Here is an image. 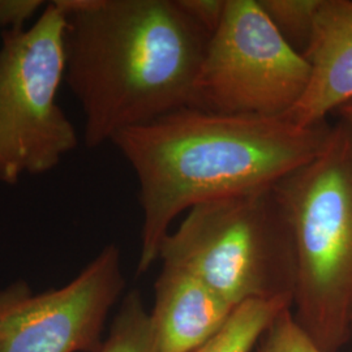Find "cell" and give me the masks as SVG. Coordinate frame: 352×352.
<instances>
[{"label":"cell","mask_w":352,"mask_h":352,"mask_svg":"<svg viewBox=\"0 0 352 352\" xmlns=\"http://www.w3.org/2000/svg\"><path fill=\"white\" fill-rule=\"evenodd\" d=\"M330 129L327 120L304 126L287 116L225 115L187 106L116 135L111 144L139 182L140 274L158 260L179 215L205 202L274 187L315 158Z\"/></svg>","instance_id":"obj_1"},{"label":"cell","mask_w":352,"mask_h":352,"mask_svg":"<svg viewBox=\"0 0 352 352\" xmlns=\"http://www.w3.org/2000/svg\"><path fill=\"white\" fill-rule=\"evenodd\" d=\"M65 77L93 149L190 104L210 34L179 0H59Z\"/></svg>","instance_id":"obj_2"},{"label":"cell","mask_w":352,"mask_h":352,"mask_svg":"<svg viewBox=\"0 0 352 352\" xmlns=\"http://www.w3.org/2000/svg\"><path fill=\"white\" fill-rule=\"evenodd\" d=\"M292 227V314L322 352L352 340V129L338 120L309 162L274 186Z\"/></svg>","instance_id":"obj_3"},{"label":"cell","mask_w":352,"mask_h":352,"mask_svg":"<svg viewBox=\"0 0 352 352\" xmlns=\"http://www.w3.org/2000/svg\"><path fill=\"white\" fill-rule=\"evenodd\" d=\"M158 258L199 278L234 308L251 300L292 307L295 239L274 187L195 206L164 238Z\"/></svg>","instance_id":"obj_4"},{"label":"cell","mask_w":352,"mask_h":352,"mask_svg":"<svg viewBox=\"0 0 352 352\" xmlns=\"http://www.w3.org/2000/svg\"><path fill=\"white\" fill-rule=\"evenodd\" d=\"M67 14L47 1L21 32L1 33L0 182L54 170L75 151L78 135L58 103L65 77Z\"/></svg>","instance_id":"obj_5"},{"label":"cell","mask_w":352,"mask_h":352,"mask_svg":"<svg viewBox=\"0 0 352 352\" xmlns=\"http://www.w3.org/2000/svg\"><path fill=\"white\" fill-rule=\"evenodd\" d=\"M311 65L258 0H226L195 80L189 107L244 116H287L302 101Z\"/></svg>","instance_id":"obj_6"},{"label":"cell","mask_w":352,"mask_h":352,"mask_svg":"<svg viewBox=\"0 0 352 352\" xmlns=\"http://www.w3.org/2000/svg\"><path fill=\"white\" fill-rule=\"evenodd\" d=\"M126 280L110 244L62 289L36 295L19 280L0 289V352H98L104 320Z\"/></svg>","instance_id":"obj_7"},{"label":"cell","mask_w":352,"mask_h":352,"mask_svg":"<svg viewBox=\"0 0 352 352\" xmlns=\"http://www.w3.org/2000/svg\"><path fill=\"white\" fill-rule=\"evenodd\" d=\"M235 308L199 278L162 264L151 312L154 352H195L215 337Z\"/></svg>","instance_id":"obj_8"},{"label":"cell","mask_w":352,"mask_h":352,"mask_svg":"<svg viewBox=\"0 0 352 352\" xmlns=\"http://www.w3.org/2000/svg\"><path fill=\"white\" fill-rule=\"evenodd\" d=\"M304 56L309 85L287 118L315 126L352 100V0H322Z\"/></svg>","instance_id":"obj_9"},{"label":"cell","mask_w":352,"mask_h":352,"mask_svg":"<svg viewBox=\"0 0 352 352\" xmlns=\"http://www.w3.org/2000/svg\"><path fill=\"white\" fill-rule=\"evenodd\" d=\"M286 308L292 307L280 302H243L222 330L195 352H250L278 314Z\"/></svg>","instance_id":"obj_10"},{"label":"cell","mask_w":352,"mask_h":352,"mask_svg":"<svg viewBox=\"0 0 352 352\" xmlns=\"http://www.w3.org/2000/svg\"><path fill=\"white\" fill-rule=\"evenodd\" d=\"M98 352H154L151 314L145 311L138 289L126 294L110 336Z\"/></svg>","instance_id":"obj_11"},{"label":"cell","mask_w":352,"mask_h":352,"mask_svg":"<svg viewBox=\"0 0 352 352\" xmlns=\"http://www.w3.org/2000/svg\"><path fill=\"white\" fill-rule=\"evenodd\" d=\"M258 3L279 33L304 55L322 0H258Z\"/></svg>","instance_id":"obj_12"},{"label":"cell","mask_w":352,"mask_h":352,"mask_svg":"<svg viewBox=\"0 0 352 352\" xmlns=\"http://www.w3.org/2000/svg\"><path fill=\"white\" fill-rule=\"evenodd\" d=\"M258 352L322 351L296 322L292 308H286L265 330Z\"/></svg>","instance_id":"obj_13"},{"label":"cell","mask_w":352,"mask_h":352,"mask_svg":"<svg viewBox=\"0 0 352 352\" xmlns=\"http://www.w3.org/2000/svg\"><path fill=\"white\" fill-rule=\"evenodd\" d=\"M42 0H0V29L6 32H21L39 11L45 8Z\"/></svg>","instance_id":"obj_14"},{"label":"cell","mask_w":352,"mask_h":352,"mask_svg":"<svg viewBox=\"0 0 352 352\" xmlns=\"http://www.w3.org/2000/svg\"><path fill=\"white\" fill-rule=\"evenodd\" d=\"M189 17L210 36L223 19L226 0H179Z\"/></svg>","instance_id":"obj_15"},{"label":"cell","mask_w":352,"mask_h":352,"mask_svg":"<svg viewBox=\"0 0 352 352\" xmlns=\"http://www.w3.org/2000/svg\"><path fill=\"white\" fill-rule=\"evenodd\" d=\"M336 113L340 115V120L344 122L352 129V100L342 104Z\"/></svg>","instance_id":"obj_16"},{"label":"cell","mask_w":352,"mask_h":352,"mask_svg":"<svg viewBox=\"0 0 352 352\" xmlns=\"http://www.w3.org/2000/svg\"><path fill=\"white\" fill-rule=\"evenodd\" d=\"M351 331H352V329H351Z\"/></svg>","instance_id":"obj_17"}]
</instances>
